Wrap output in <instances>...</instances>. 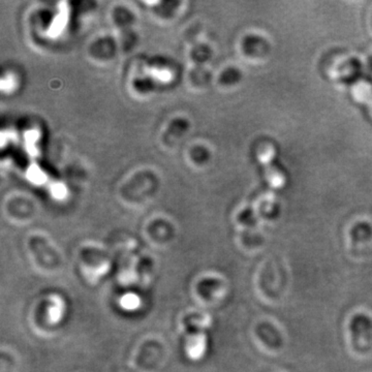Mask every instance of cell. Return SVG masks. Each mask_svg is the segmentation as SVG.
<instances>
[{
	"label": "cell",
	"mask_w": 372,
	"mask_h": 372,
	"mask_svg": "<svg viewBox=\"0 0 372 372\" xmlns=\"http://www.w3.org/2000/svg\"><path fill=\"white\" fill-rule=\"evenodd\" d=\"M187 324L191 325L195 329L196 333L189 329V337L186 345V351L189 358L193 360H199L203 357L206 351V336L204 334V329L207 328L210 324L208 316H194L191 318Z\"/></svg>",
	"instance_id": "1"
},
{
	"label": "cell",
	"mask_w": 372,
	"mask_h": 372,
	"mask_svg": "<svg viewBox=\"0 0 372 372\" xmlns=\"http://www.w3.org/2000/svg\"><path fill=\"white\" fill-rule=\"evenodd\" d=\"M353 347L359 351L368 349L372 342V320L365 314H357L349 323Z\"/></svg>",
	"instance_id": "2"
},
{
	"label": "cell",
	"mask_w": 372,
	"mask_h": 372,
	"mask_svg": "<svg viewBox=\"0 0 372 372\" xmlns=\"http://www.w3.org/2000/svg\"><path fill=\"white\" fill-rule=\"evenodd\" d=\"M120 304L124 310H135L140 306L141 300L138 296L135 294H128V295L124 296L120 300Z\"/></svg>",
	"instance_id": "6"
},
{
	"label": "cell",
	"mask_w": 372,
	"mask_h": 372,
	"mask_svg": "<svg viewBox=\"0 0 372 372\" xmlns=\"http://www.w3.org/2000/svg\"><path fill=\"white\" fill-rule=\"evenodd\" d=\"M353 95L357 97L358 101L365 103L369 107L370 113L372 115V91L370 86L366 82H360L353 88Z\"/></svg>",
	"instance_id": "4"
},
{
	"label": "cell",
	"mask_w": 372,
	"mask_h": 372,
	"mask_svg": "<svg viewBox=\"0 0 372 372\" xmlns=\"http://www.w3.org/2000/svg\"><path fill=\"white\" fill-rule=\"evenodd\" d=\"M65 306L60 297L52 296L48 308L49 320L52 323L59 322L65 314Z\"/></svg>",
	"instance_id": "5"
},
{
	"label": "cell",
	"mask_w": 372,
	"mask_h": 372,
	"mask_svg": "<svg viewBox=\"0 0 372 372\" xmlns=\"http://www.w3.org/2000/svg\"><path fill=\"white\" fill-rule=\"evenodd\" d=\"M257 334L261 341L270 349H279L283 345V337L275 327L269 323L259 324L257 328Z\"/></svg>",
	"instance_id": "3"
}]
</instances>
